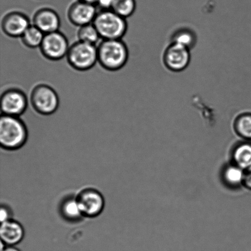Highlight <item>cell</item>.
Returning a JSON list of instances; mask_svg holds the SVG:
<instances>
[{"mask_svg":"<svg viewBox=\"0 0 251 251\" xmlns=\"http://www.w3.org/2000/svg\"><path fill=\"white\" fill-rule=\"evenodd\" d=\"M28 139V130L18 117L2 115L0 119V145L2 149L14 151L24 146Z\"/></svg>","mask_w":251,"mask_h":251,"instance_id":"obj_1","label":"cell"},{"mask_svg":"<svg viewBox=\"0 0 251 251\" xmlns=\"http://www.w3.org/2000/svg\"><path fill=\"white\" fill-rule=\"evenodd\" d=\"M97 48L98 63L105 70L119 71L127 62L129 51L122 39L102 40Z\"/></svg>","mask_w":251,"mask_h":251,"instance_id":"obj_2","label":"cell"},{"mask_svg":"<svg viewBox=\"0 0 251 251\" xmlns=\"http://www.w3.org/2000/svg\"><path fill=\"white\" fill-rule=\"evenodd\" d=\"M93 24L102 40L122 39L127 29L126 19L112 9L101 10L98 12Z\"/></svg>","mask_w":251,"mask_h":251,"instance_id":"obj_3","label":"cell"},{"mask_svg":"<svg viewBox=\"0 0 251 251\" xmlns=\"http://www.w3.org/2000/svg\"><path fill=\"white\" fill-rule=\"evenodd\" d=\"M69 65L78 71H87L98 61V48L93 44L78 41L70 46L66 56Z\"/></svg>","mask_w":251,"mask_h":251,"instance_id":"obj_4","label":"cell"},{"mask_svg":"<svg viewBox=\"0 0 251 251\" xmlns=\"http://www.w3.org/2000/svg\"><path fill=\"white\" fill-rule=\"evenodd\" d=\"M30 102L38 114L48 116L53 114L58 110L60 98L56 91L50 86L39 84L32 90Z\"/></svg>","mask_w":251,"mask_h":251,"instance_id":"obj_5","label":"cell"},{"mask_svg":"<svg viewBox=\"0 0 251 251\" xmlns=\"http://www.w3.org/2000/svg\"><path fill=\"white\" fill-rule=\"evenodd\" d=\"M70 47L65 34L57 31L46 34L39 49L48 60L59 61L67 55Z\"/></svg>","mask_w":251,"mask_h":251,"instance_id":"obj_6","label":"cell"},{"mask_svg":"<svg viewBox=\"0 0 251 251\" xmlns=\"http://www.w3.org/2000/svg\"><path fill=\"white\" fill-rule=\"evenodd\" d=\"M83 217H98L104 210L105 200L100 191L93 188L82 189L75 196Z\"/></svg>","mask_w":251,"mask_h":251,"instance_id":"obj_7","label":"cell"},{"mask_svg":"<svg viewBox=\"0 0 251 251\" xmlns=\"http://www.w3.org/2000/svg\"><path fill=\"white\" fill-rule=\"evenodd\" d=\"M28 104V98L25 93L18 88H9L1 94L2 115L19 117L25 112Z\"/></svg>","mask_w":251,"mask_h":251,"instance_id":"obj_8","label":"cell"},{"mask_svg":"<svg viewBox=\"0 0 251 251\" xmlns=\"http://www.w3.org/2000/svg\"><path fill=\"white\" fill-rule=\"evenodd\" d=\"M185 47L172 43L164 51V63L167 69L180 72L188 67L191 60L190 51Z\"/></svg>","mask_w":251,"mask_h":251,"instance_id":"obj_9","label":"cell"},{"mask_svg":"<svg viewBox=\"0 0 251 251\" xmlns=\"http://www.w3.org/2000/svg\"><path fill=\"white\" fill-rule=\"evenodd\" d=\"M31 25L28 17L19 11L9 12L5 15L1 21L3 33L13 38H21Z\"/></svg>","mask_w":251,"mask_h":251,"instance_id":"obj_10","label":"cell"},{"mask_svg":"<svg viewBox=\"0 0 251 251\" xmlns=\"http://www.w3.org/2000/svg\"><path fill=\"white\" fill-rule=\"evenodd\" d=\"M97 14L95 4L77 0L69 7L68 17L74 25L81 27L93 24Z\"/></svg>","mask_w":251,"mask_h":251,"instance_id":"obj_11","label":"cell"},{"mask_svg":"<svg viewBox=\"0 0 251 251\" xmlns=\"http://www.w3.org/2000/svg\"><path fill=\"white\" fill-rule=\"evenodd\" d=\"M33 23V25L46 34L59 31L61 21L60 16L55 10L43 7L34 14Z\"/></svg>","mask_w":251,"mask_h":251,"instance_id":"obj_12","label":"cell"},{"mask_svg":"<svg viewBox=\"0 0 251 251\" xmlns=\"http://www.w3.org/2000/svg\"><path fill=\"white\" fill-rule=\"evenodd\" d=\"M25 231L21 224L13 220H7L1 223L0 227L1 242L7 246L19 244L23 240Z\"/></svg>","mask_w":251,"mask_h":251,"instance_id":"obj_13","label":"cell"},{"mask_svg":"<svg viewBox=\"0 0 251 251\" xmlns=\"http://www.w3.org/2000/svg\"><path fill=\"white\" fill-rule=\"evenodd\" d=\"M233 164L247 172L251 170V141L238 144L232 151Z\"/></svg>","mask_w":251,"mask_h":251,"instance_id":"obj_14","label":"cell"},{"mask_svg":"<svg viewBox=\"0 0 251 251\" xmlns=\"http://www.w3.org/2000/svg\"><path fill=\"white\" fill-rule=\"evenodd\" d=\"M245 171L234 164L226 166L223 170V178L226 184L231 188L243 186Z\"/></svg>","mask_w":251,"mask_h":251,"instance_id":"obj_15","label":"cell"},{"mask_svg":"<svg viewBox=\"0 0 251 251\" xmlns=\"http://www.w3.org/2000/svg\"><path fill=\"white\" fill-rule=\"evenodd\" d=\"M236 134L246 141H251V113H244L236 118L233 124Z\"/></svg>","mask_w":251,"mask_h":251,"instance_id":"obj_16","label":"cell"},{"mask_svg":"<svg viewBox=\"0 0 251 251\" xmlns=\"http://www.w3.org/2000/svg\"><path fill=\"white\" fill-rule=\"evenodd\" d=\"M45 34L36 26L31 25L21 37L22 43L30 49L39 48L43 43Z\"/></svg>","mask_w":251,"mask_h":251,"instance_id":"obj_17","label":"cell"},{"mask_svg":"<svg viewBox=\"0 0 251 251\" xmlns=\"http://www.w3.org/2000/svg\"><path fill=\"white\" fill-rule=\"evenodd\" d=\"M61 212L66 220L70 221H77L83 217L75 197L68 198L63 201L61 204Z\"/></svg>","mask_w":251,"mask_h":251,"instance_id":"obj_18","label":"cell"},{"mask_svg":"<svg viewBox=\"0 0 251 251\" xmlns=\"http://www.w3.org/2000/svg\"><path fill=\"white\" fill-rule=\"evenodd\" d=\"M77 37L78 41L93 45H96L100 38V34L93 24L80 27Z\"/></svg>","mask_w":251,"mask_h":251,"instance_id":"obj_19","label":"cell"},{"mask_svg":"<svg viewBox=\"0 0 251 251\" xmlns=\"http://www.w3.org/2000/svg\"><path fill=\"white\" fill-rule=\"evenodd\" d=\"M172 43L185 47L190 50L196 43V34L190 29H181L176 32L172 37Z\"/></svg>","mask_w":251,"mask_h":251,"instance_id":"obj_20","label":"cell"},{"mask_svg":"<svg viewBox=\"0 0 251 251\" xmlns=\"http://www.w3.org/2000/svg\"><path fill=\"white\" fill-rule=\"evenodd\" d=\"M136 9L135 0H115L112 10L119 16L126 19L134 13Z\"/></svg>","mask_w":251,"mask_h":251,"instance_id":"obj_21","label":"cell"},{"mask_svg":"<svg viewBox=\"0 0 251 251\" xmlns=\"http://www.w3.org/2000/svg\"><path fill=\"white\" fill-rule=\"evenodd\" d=\"M11 211L6 206L2 205L0 210V221L1 223L11 220Z\"/></svg>","mask_w":251,"mask_h":251,"instance_id":"obj_22","label":"cell"},{"mask_svg":"<svg viewBox=\"0 0 251 251\" xmlns=\"http://www.w3.org/2000/svg\"><path fill=\"white\" fill-rule=\"evenodd\" d=\"M115 0H98L97 4L101 10L112 9Z\"/></svg>","mask_w":251,"mask_h":251,"instance_id":"obj_23","label":"cell"},{"mask_svg":"<svg viewBox=\"0 0 251 251\" xmlns=\"http://www.w3.org/2000/svg\"><path fill=\"white\" fill-rule=\"evenodd\" d=\"M243 186H244L246 188L251 191V171L245 172Z\"/></svg>","mask_w":251,"mask_h":251,"instance_id":"obj_24","label":"cell"},{"mask_svg":"<svg viewBox=\"0 0 251 251\" xmlns=\"http://www.w3.org/2000/svg\"><path fill=\"white\" fill-rule=\"evenodd\" d=\"M1 251H21L17 249V248H15L14 247H12V246H8L7 247H5L3 250Z\"/></svg>","mask_w":251,"mask_h":251,"instance_id":"obj_25","label":"cell"},{"mask_svg":"<svg viewBox=\"0 0 251 251\" xmlns=\"http://www.w3.org/2000/svg\"><path fill=\"white\" fill-rule=\"evenodd\" d=\"M79 1L88 2V3L97 4L98 0H79Z\"/></svg>","mask_w":251,"mask_h":251,"instance_id":"obj_26","label":"cell"}]
</instances>
